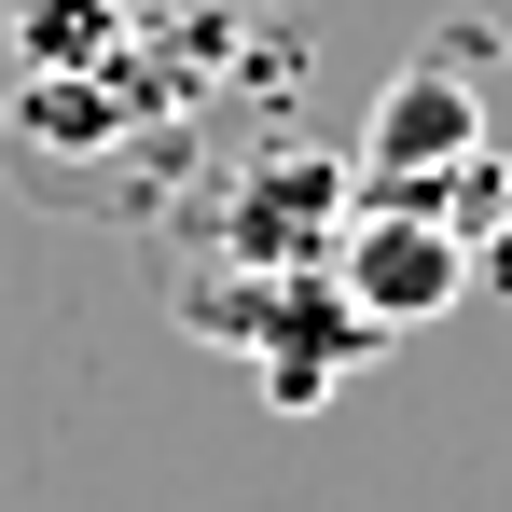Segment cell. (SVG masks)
Masks as SVG:
<instances>
[{"mask_svg": "<svg viewBox=\"0 0 512 512\" xmlns=\"http://www.w3.org/2000/svg\"><path fill=\"white\" fill-rule=\"evenodd\" d=\"M485 56H499L485 14H443V42L374 97V125H360V153H346V180H360L374 208H429L471 153H499V139H485Z\"/></svg>", "mask_w": 512, "mask_h": 512, "instance_id": "1", "label": "cell"}, {"mask_svg": "<svg viewBox=\"0 0 512 512\" xmlns=\"http://www.w3.org/2000/svg\"><path fill=\"white\" fill-rule=\"evenodd\" d=\"M319 277L346 291L360 333H416V319H443V305L471 291V250H457V222H429V208H374V194H360Z\"/></svg>", "mask_w": 512, "mask_h": 512, "instance_id": "2", "label": "cell"}, {"mask_svg": "<svg viewBox=\"0 0 512 512\" xmlns=\"http://www.w3.org/2000/svg\"><path fill=\"white\" fill-rule=\"evenodd\" d=\"M194 319L250 333V346H263V388H277L291 416H305V402H333L346 374L374 360V333L346 319V291L319 277V263H305V277H250V305H208V291H194Z\"/></svg>", "mask_w": 512, "mask_h": 512, "instance_id": "3", "label": "cell"}, {"mask_svg": "<svg viewBox=\"0 0 512 512\" xmlns=\"http://www.w3.org/2000/svg\"><path fill=\"white\" fill-rule=\"evenodd\" d=\"M346 208H360L346 153H277V167H250L236 194H222V236H236L250 277H305V263H333Z\"/></svg>", "mask_w": 512, "mask_h": 512, "instance_id": "4", "label": "cell"}, {"mask_svg": "<svg viewBox=\"0 0 512 512\" xmlns=\"http://www.w3.org/2000/svg\"><path fill=\"white\" fill-rule=\"evenodd\" d=\"M125 0H14V70H125Z\"/></svg>", "mask_w": 512, "mask_h": 512, "instance_id": "5", "label": "cell"}]
</instances>
